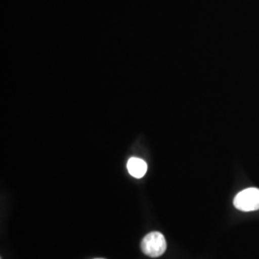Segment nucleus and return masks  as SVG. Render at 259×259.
Returning a JSON list of instances; mask_svg holds the SVG:
<instances>
[{
    "label": "nucleus",
    "mask_w": 259,
    "mask_h": 259,
    "mask_svg": "<svg viewBox=\"0 0 259 259\" xmlns=\"http://www.w3.org/2000/svg\"><path fill=\"white\" fill-rule=\"evenodd\" d=\"M166 249L165 237L160 232H150L141 242V250L150 257H158L162 255Z\"/></svg>",
    "instance_id": "obj_1"
},
{
    "label": "nucleus",
    "mask_w": 259,
    "mask_h": 259,
    "mask_svg": "<svg viewBox=\"0 0 259 259\" xmlns=\"http://www.w3.org/2000/svg\"><path fill=\"white\" fill-rule=\"evenodd\" d=\"M235 208L241 211L249 212L259 209V189L250 187L242 190L233 200Z\"/></svg>",
    "instance_id": "obj_2"
},
{
    "label": "nucleus",
    "mask_w": 259,
    "mask_h": 259,
    "mask_svg": "<svg viewBox=\"0 0 259 259\" xmlns=\"http://www.w3.org/2000/svg\"><path fill=\"white\" fill-rule=\"evenodd\" d=\"M130 174L137 179H140L147 172V163L139 157H131L127 163Z\"/></svg>",
    "instance_id": "obj_3"
}]
</instances>
